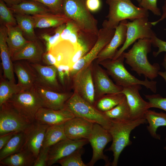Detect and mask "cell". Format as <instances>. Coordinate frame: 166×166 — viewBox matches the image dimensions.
Wrapping results in <instances>:
<instances>
[{"instance_id": "6da1fadb", "label": "cell", "mask_w": 166, "mask_h": 166, "mask_svg": "<svg viewBox=\"0 0 166 166\" xmlns=\"http://www.w3.org/2000/svg\"><path fill=\"white\" fill-rule=\"evenodd\" d=\"M152 45L151 39H139L128 51L124 52L121 54L132 70L139 76L143 75L152 80L157 77L160 69L159 64L152 65L148 60L147 55L151 51Z\"/></svg>"}, {"instance_id": "7a4b0ae2", "label": "cell", "mask_w": 166, "mask_h": 166, "mask_svg": "<svg viewBox=\"0 0 166 166\" xmlns=\"http://www.w3.org/2000/svg\"><path fill=\"white\" fill-rule=\"evenodd\" d=\"M109 6V11L106 16L107 19L103 21L102 27L115 29L120 22L129 19L148 18V10L135 6L130 0H106Z\"/></svg>"}, {"instance_id": "3957f363", "label": "cell", "mask_w": 166, "mask_h": 166, "mask_svg": "<svg viewBox=\"0 0 166 166\" xmlns=\"http://www.w3.org/2000/svg\"><path fill=\"white\" fill-rule=\"evenodd\" d=\"M86 2V0H63V13L81 31L98 35V21L88 9Z\"/></svg>"}, {"instance_id": "277c9868", "label": "cell", "mask_w": 166, "mask_h": 166, "mask_svg": "<svg viewBox=\"0 0 166 166\" xmlns=\"http://www.w3.org/2000/svg\"><path fill=\"white\" fill-rule=\"evenodd\" d=\"M147 122L144 118L124 122H111L108 130L112 138V143L106 151H112L113 153V159L111 164L112 166L117 165L119 158L122 151L126 147L132 144L130 139L131 132L137 127Z\"/></svg>"}, {"instance_id": "5b68a950", "label": "cell", "mask_w": 166, "mask_h": 166, "mask_svg": "<svg viewBox=\"0 0 166 166\" xmlns=\"http://www.w3.org/2000/svg\"><path fill=\"white\" fill-rule=\"evenodd\" d=\"M124 59L121 54L115 60L107 59L99 62L106 69L108 73L113 78L117 85L123 87L140 85L156 93V82L153 80L149 81L146 77L144 80H141L132 75L124 66Z\"/></svg>"}, {"instance_id": "8992f818", "label": "cell", "mask_w": 166, "mask_h": 166, "mask_svg": "<svg viewBox=\"0 0 166 166\" xmlns=\"http://www.w3.org/2000/svg\"><path fill=\"white\" fill-rule=\"evenodd\" d=\"M29 123L35 121L36 114L43 107L35 86L14 94L7 101Z\"/></svg>"}, {"instance_id": "52a82bcc", "label": "cell", "mask_w": 166, "mask_h": 166, "mask_svg": "<svg viewBox=\"0 0 166 166\" xmlns=\"http://www.w3.org/2000/svg\"><path fill=\"white\" fill-rule=\"evenodd\" d=\"M65 108L75 117L85 119L93 123L98 124L109 130L111 122L93 105L90 104L74 92L66 102Z\"/></svg>"}, {"instance_id": "ba28073f", "label": "cell", "mask_w": 166, "mask_h": 166, "mask_svg": "<svg viewBox=\"0 0 166 166\" xmlns=\"http://www.w3.org/2000/svg\"><path fill=\"white\" fill-rule=\"evenodd\" d=\"M152 26L148 18H142L131 22L128 21L125 41L122 46L117 50L112 60L117 58L136 40L144 38L152 39L156 35L152 29Z\"/></svg>"}, {"instance_id": "9c48e42d", "label": "cell", "mask_w": 166, "mask_h": 166, "mask_svg": "<svg viewBox=\"0 0 166 166\" xmlns=\"http://www.w3.org/2000/svg\"><path fill=\"white\" fill-rule=\"evenodd\" d=\"M93 150V155L90 161L87 165L93 166L98 160H102L105 166L111 165L108 157L104 154L106 145L112 141V138L108 130L100 125L94 123L91 133L88 139Z\"/></svg>"}, {"instance_id": "30bf717a", "label": "cell", "mask_w": 166, "mask_h": 166, "mask_svg": "<svg viewBox=\"0 0 166 166\" xmlns=\"http://www.w3.org/2000/svg\"><path fill=\"white\" fill-rule=\"evenodd\" d=\"M115 32V29L103 27L99 29L95 44L87 53L72 66L70 69V76L73 77L81 70L90 65L97 58L101 51L110 42Z\"/></svg>"}, {"instance_id": "8fae6325", "label": "cell", "mask_w": 166, "mask_h": 166, "mask_svg": "<svg viewBox=\"0 0 166 166\" xmlns=\"http://www.w3.org/2000/svg\"><path fill=\"white\" fill-rule=\"evenodd\" d=\"M0 107V135L12 132H24L30 124L8 102Z\"/></svg>"}, {"instance_id": "7c38bea8", "label": "cell", "mask_w": 166, "mask_h": 166, "mask_svg": "<svg viewBox=\"0 0 166 166\" xmlns=\"http://www.w3.org/2000/svg\"><path fill=\"white\" fill-rule=\"evenodd\" d=\"M141 85H136L123 87L121 93L125 95L130 111V120H132L144 118L150 108V103L144 100L139 93Z\"/></svg>"}, {"instance_id": "4fadbf2b", "label": "cell", "mask_w": 166, "mask_h": 166, "mask_svg": "<svg viewBox=\"0 0 166 166\" xmlns=\"http://www.w3.org/2000/svg\"><path fill=\"white\" fill-rule=\"evenodd\" d=\"M90 65L81 70L73 77L75 92L90 104L96 102L95 87Z\"/></svg>"}, {"instance_id": "5bb4252c", "label": "cell", "mask_w": 166, "mask_h": 166, "mask_svg": "<svg viewBox=\"0 0 166 166\" xmlns=\"http://www.w3.org/2000/svg\"><path fill=\"white\" fill-rule=\"evenodd\" d=\"M49 125L36 121L30 124L24 132L25 140L22 150L28 151L37 158L42 146L46 130Z\"/></svg>"}, {"instance_id": "9a60e30c", "label": "cell", "mask_w": 166, "mask_h": 166, "mask_svg": "<svg viewBox=\"0 0 166 166\" xmlns=\"http://www.w3.org/2000/svg\"><path fill=\"white\" fill-rule=\"evenodd\" d=\"M88 143V140L86 139L73 140L67 138L59 141L49 147L47 166L57 163L59 160L83 148Z\"/></svg>"}, {"instance_id": "2e32d148", "label": "cell", "mask_w": 166, "mask_h": 166, "mask_svg": "<svg viewBox=\"0 0 166 166\" xmlns=\"http://www.w3.org/2000/svg\"><path fill=\"white\" fill-rule=\"evenodd\" d=\"M94 123L85 119L75 117L64 124L67 138L73 140H88Z\"/></svg>"}, {"instance_id": "e0dca14e", "label": "cell", "mask_w": 166, "mask_h": 166, "mask_svg": "<svg viewBox=\"0 0 166 166\" xmlns=\"http://www.w3.org/2000/svg\"><path fill=\"white\" fill-rule=\"evenodd\" d=\"M30 64L36 73L35 84L58 92L60 88L57 79V67L55 65H43L40 63H30Z\"/></svg>"}, {"instance_id": "ac0fdd59", "label": "cell", "mask_w": 166, "mask_h": 166, "mask_svg": "<svg viewBox=\"0 0 166 166\" xmlns=\"http://www.w3.org/2000/svg\"><path fill=\"white\" fill-rule=\"evenodd\" d=\"M128 21H121L115 29L114 34L109 43L101 51L97 57L100 62L107 59H112L118 48L124 43L126 39Z\"/></svg>"}, {"instance_id": "d6986e66", "label": "cell", "mask_w": 166, "mask_h": 166, "mask_svg": "<svg viewBox=\"0 0 166 166\" xmlns=\"http://www.w3.org/2000/svg\"><path fill=\"white\" fill-rule=\"evenodd\" d=\"M94 73L96 101L105 94L121 93L123 87L115 84L109 78L107 72L101 67L97 65L95 68Z\"/></svg>"}, {"instance_id": "ffe728a7", "label": "cell", "mask_w": 166, "mask_h": 166, "mask_svg": "<svg viewBox=\"0 0 166 166\" xmlns=\"http://www.w3.org/2000/svg\"><path fill=\"white\" fill-rule=\"evenodd\" d=\"M43 107L55 110L65 108V104L73 94L53 91L37 85H34Z\"/></svg>"}, {"instance_id": "44dd1931", "label": "cell", "mask_w": 166, "mask_h": 166, "mask_svg": "<svg viewBox=\"0 0 166 166\" xmlns=\"http://www.w3.org/2000/svg\"><path fill=\"white\" fill-rule=\"evenodd\" d=\"M75 117L65 108L55 110L42 107L36 114L35 120L41 124L52 125L64 124Z\"/></svg>"}, {"instance_id": "7402d4cb", "label": "cell", "mask_w": 166, "mask_h": 166, "mask_svg": "<svg viewBox=\"0 0 166 166\" xmlns=\"http://www.w3.org/2000/svg\"><path fill=\"white\" fill-rule=\"evenodd\" d=\"M13 65L14 72L18 79L17 84L22 90L33 88L36 82L37 75L30 63L20 60L14 61Z\"/></svg>"}, {"instance_id": "603a6c76", "label": "cell", "mask_w": 166, "mask_h": 166, "mask_svg": "<svg viewBox=\"0 0 166 166\" xmlns=\"http://www.w3.org/2000/svg\"><path fill=\"white\" fill-rule=\"evenodd\" d=\"M43 48L38 39L29 41L11 57L13 61L26 60L30 63H39L44 52Z\"/></svg>"}, {"instance_id": "cb8c5ba5", "label": "cell", "mask_w": 166, "mask_h": 166, "mask_svg": "<svg viewBox=\"0 0 166 166\" xmlns=\"http://www.w3.org/2000/svg\"><path fill=\"white\" fill-rule=\"evenodd\" d=\"M7 29L5 25L0 27V53L4 77L15 82L13 63L6 42Z\"/></svg>"}, {"instance_id": "d4e9b609", "label": "cell", "mask_w": 166, "mask_h": 166, "mask_svg": "<svg viewBox=\"0 0 166 166\" xmlns=\"http://www.w3.org/2000/svg\"><path fill=\"white\" fill-rule=\"evenodd\" d=\"M97 38L98 35L79 30L77 48L70 58L68 64L70 69L77 61L84 56L92 48Z\"/></svg>"}, {"instance_id": "484cf974", "label": "cell", "mask_w": 166, "mask_h": 166, "mask_svg": "<svg viewBox=\"0 0 166 166\" xmlns=\"http://www.w3.org/2000/svg\"><path fill=\"white\" fill-rule=\"evenodd\" d=\"M76 50L74 46L68 40L57 42L49 51L55 57L57 67L60 65H68L69 61Z\"/></svg>"}, {"instance_id": "4316f807", "label": "cell", "mask_w": 166, "mask_h": 166, "mask_svg": "<svg viewBox=\"0 0 166 166\" xmlns=\"http://www.w3.org/2000/svg\"><path fill=\"white\" fill-rule=\"evenodd\" d=\"M32 16L35 22V28H56L71 20L64 14L52 13Z\"/></svg>"}, {"instance_id": "83f0119b", "label": "cell", "mask_w": 166, "mask_h": 166, "mask_svg": "<svg viewBox=\"0 0 166 166\" xmlns=\"http://www.w3.org/2000/svg\"><path fill=\"white\" fill-rule=\"evenodd\" d=\"M7 29L6 42L11 57L29 41L24 37L20 28L17 25H5Z\"/></svg>"}, {"instance_id": "f1b7e54d", "label": "cell", "mask_w": 166, "mask_h": 166, "mask_svg": "<svg viewBox=\"0 0 166 166\" xmlns=\"http://www.w3.org/2000/svg\"><path fill=\"white\" fill-rule=\"evenodd\" d=\"M15 13L34 15L51 13L46 6L36 1L24 0L20 3L9 7Z\"/></svg>"}, {"instance_id": "f546056e", "label": "cell", "mask_w": 166, "mask_h": 166, "mask_svg": "<svg viewBox=\"0 0 166 166\" xmlns=\"http://www.w3.org/2000/svg\"><path fill=\"white\" fill-rule=\"evenodd\" d=\"M144 118L148 124L147 128L151 136L155 139L160 140L161 136L157 133L156 131L160 127L166 126V113L149 109Z\"/></svg>"}, {"instance_id": "4dcf8cb0", "label": "cell", "mask_w": 166, "mask_h": 166, "mask_svg": "<svg viewBox=\"0 0 166 166\" xmlns=\"http://www.w3.org/2000/svg\"><path fill=\"white\" fill-rule=\"evenodd\" d=\"M36 159L30 152L22 149L0 160V166H34Z\"/></svg>"}, {"instance_id": "1f68e13d", "label": "cell", "mask_w": 166, "mask_h": 166, "mask_svg": "<svg viewBox=\"0 0 166 166\" xmlns=\"http://www.w3.org/2000/svg\"><path fill=\"white\" fill-rule=\"evenodd\" d=\"M25 140L24 132H16L7 143L0 150V160L21 151Z\"/></svg>"}, {"instance_id": "d6a6232c", "label": "cell", "mask_w": 166, "mask_h": 166, "mask_svg": "<svg viewBox=\"0 0 166 166\" xmlns=\"http://www.w3.org/2000/svg\"><path fill=\"white\" fill-rule=\"evenodd\" d=\"M14 16L17 25L22 30L25 38L29 41L37 39L34 31L35 23L32 16L15 13Z\"/></svg>"}, {"instance_id": "836d02e7", "label": "cell", "mask_w": 166, "mask_h": 166, "mask_svg": "<svg viewBox=\"0 0 166 166\" xmlns=\"http://www.w3.org/2000/svg\"><path fill=\"white\" fill-rule=\"evenodd\" d=\"M64 124L49 125L47 128L42 147L49 148L59 141L67 138Z\"/></svg>"}, {"instance_id": "e575fe53", "label": "cell", "mask_w": 166, "mask_h": 166, "mask_svg": "<svg viewBox=\"0 0 166 166\" xmlns=\"http://www.w3.org/2000/svg\"><path fill=\"white\" fill-rule=\"evenodd\" d=\"M103 113L111 122H124L131 120L130 109L126 97L112 109Z\"/></svg>"}, {"instance_id": "d590c367", "label": "cell", "mask_w": 166, "mask_h": 166, "mask_svg": "<svg viewBox=\"0 0 166 166\" xmlns=\"http://www.w3.org/2000/svg\"><path fill=\"white\" fill-rule=\"evenodd\" d=\"M125 98L124 94L121 93L107 94L98 99L94 106L98 110L103 113L112 109Z\"/></svg>"}, {"instance_id": "8d00e7d4", "label": "cell", "mask_w": 166, "mask_h": 166, "mask_svg": "<svg viewBox=\"0 0 166 166\" xmlns=\"http://www.w3.org/2000/svg\"><path fill=\"white\" fill-rule=\"evenodd\" d=\"M22 90L17 84L5 77L1 78L0 106L6 102L14 94Z\"/></svg>"}, {"instance_id": "74e56055", "label": "cell", "mask_w": 166, "mask_h": 166, "mask_svg": "<svg viewBox=\"0 0 166 166\" xmlns=\"http://www.w3.org/2000/svg\"><path fill=\"white\" fill-rule=\"evenodd\" d=\"M84 152L83 147L59 160L57 163L62 166H87L81 158V156Z\"/></svg>"}, {"instance_id": "f35d334b", "label": "cell", "mask_w": 166, "mask_h": 166, "mask_svg": "<svg viewBox=\"0 0 166 166\" xmlns=\"http://www.w3.org/2000/svg\"><path fill=\"white\" fill-rule=\"evenodd\" d=\"M66 24H64L56 28L53 34L44 33L41 34L40 38L44 41L45 51H49L51 48L57 43L61 34L65 28Z\"/></svg>"}, {"instance_id": "ab89813d", "label": "cell", "mask_w": 166, "mask_h": 166, "mask_svg": "<svg viewBox=\"0 0 166 166\" xmlns=\"http://www.w3.org/2000/svg\"><path fill=\"white\" fill-rule=\"evenodd\" d=\"M12 11L2 0H0V21L1 25L6 24L12 26L17 25Z\"/></svg>"}, {"instance_id": "60d3db41", "label": "cell", "mask_w": 166, "mask_h": 166, "mask_svg": "<svg viewBox=\"0 0 166 166\" xmlns=\"http://www.w3.org/2000/svg\"><path fill=\"white\" fill-rule=\"evenodd\" d=\"M41 3L47 7L52 13L64 14L62 9L63 0H32Z\"/></svg>"}, {"instance_id": "b9f144b4", "label": "cell", "mask_w": 166, "mask_h": 166, "mask_svg": "<svg viewBox=\"0 0 166 166\" xmlns=\"http://www.w3.org/2000/svg\"><path fill=\"white\" fill-rule=\"evenodd\" d=\"M144 96L150 103L151 108H157L166 112V97H163L159 94L145 95Z\"/></svg>"}, {"instance_id": "7bdbcfd3", "label": "cell", "mask_w": 166, "mask_h": 166, "mask_svg": "<svg viewBox=\"0 0 166 166\" xmlns=\"http://www.w3.org/2000/svg\"><path fill=\"white\" fill-rule=\"evenodd\" d=\"M139 6L150 11L155 15L161 16L160 9L157 6V0H141Z\"/></svg>"}, {"instance_id": "ee69618b", "label": "cell", "mask_w": 166, "mask_h": 166, "mask_svg": "<svg viewBox=\"0 0 166 166\" xmlns=\"http://www.w3.org/2000/svg\"><path fill=\"white\" fill-rule=\"evenodd\" d=\"M57 75L61 84L64 85L65 79H69L70 76V68L68 65H60L57 67Z\"/></svg>"}, {"instance_id": "f6af8a7d", "label": "cell", "mask_w": 166, "mask_h": 166, "mask_svg": "<svg viewBox=\"0 0 166 166\" xmlns=\"http://www.w3.org/2000/svg\"><path fill=\"white\" fill-rule=\"evenodd\" d=\"M49 148L42 147L34 166H47L49 150Z\"/></svg>"}, {"instance_id": "bcb514c9", "label": "cell", "mask_w": 166, "mask_h": 166, "mask_svg": "<svg viewBox=\"0 0 166 166\" xmlns=\"http://www.w3.org/2000/svg\"><path fill=\"white\" fill-rule=\"evenodd\" d=\"M76 25L72 20H71L68 21L66 23L65 28L61 34L57 43L61 41L68 40L74 28Z\"/></svg>"}, {"instance_id": "7dc6e473", "label": "cell", "mask_w": 166, "mask_h": 166, "mask_svg": "<svg viewBox=\"0 0 166 166\" xmlns=\"http://www.w3.org/2000/svg\"><path fill=\"white\" fill-rule=\"evenodd\" d=\"M152 44L155 47H157L158 50L157 52H153V55L155 57H156L160 53L163 52H166V42L162 40L155 35L151 39Z\"/></svg>"}, {"instance_id": "c3c4849f", "label": "cell", "mask_w": 166, "mask_h": 166, "mask_svg": "<svg viewBox=\"0 0 166 166\" xmlns=\"http://www.w3.org/2000/svg\"><path fill=\"white\" fill-rule=\"evenodd\" d=\"M42 60L47 65H56L57 63L55 57L49 51L44 52L42 56Z\"/></svg>"}, {"instance_id": "681fc988", "label": "cell", "mask_w": 166, "mask_h": 166, "mask_svg": "<svg viewBox=\"0 0 166 166\" xmlns=\"http://www.w3.org/2000/svg\"><path fill=\"white\" fill-rule=\"evenodd\" d=\"M87 6L90 12H96L99 10L101 6L100 0H86Z\"/></svg>"}, {"instance_id": "f907efd6", "label": "cell", "mask_w": 166, "mask_h": 166, "mask_svg": "<svg viewBox=\"0 0 166 166\" xmlns=\"http://www.w3.org/2000/svg\"><path fill=\"white\" fill-rule=\"evenodd\" d=\"M17 132H12L0 135V150L9 142L14 135Z\"/></svg>"}, {"instance_id": "816d5d0a", "label": "cell", "mask_w": 166, "mask_h": 166, "mask_svg": "<svg viewBox=\"0 0 166 166\" xmlns=\"http://www.w3.org/2000/svg\"><path fill=\"white\" fill-rule=\"evenodd\" d=\"M163 13L160 18L157 20L153 22H151L152 26H155L158 22L163 20L166 18V0L164 2V4L162 7Z\"/></svg>"}, {"instance_id": "f5cc1de1", "label": "cell", "mask_w": 166, "mask_h": 166, "mask_svg": "<svg viewBox=\"0 0 166 166\" xmlns=\"http://www.w3.org/2000/svg\"><path fill=\"white\" fill-rule=\"evenodd\" d=\"M162 65L165 71L164 72L159 71L158 74L164 78L166 82V54L164 56Z\"/></svg>"}, {"instance_id": "db71d44e", "label": "cell", "mask_w": 166, "mask_h": 166, "mask_svg": "<svg viewBox=\"0 0 166 166\" xmlns=\"http://www.w3.org/2000/svg\"><path fill=\"white\" fill-rule=\"evenodd\" d=\"M9 7L18 4L24 0H2Z\"/></svg>"}, {"instance_id": "11a10c76", "label": "cell", "mask_w": 166, "mask_h": 166, "mask_svg": "<svg viewBox=\"0 0 166 166\" xmlns=\"http://www.w3.org/2000/svg\"><path fill=\"white\" fill-rule=\"evenodd\" d=\"M165 140L166 141V137L165 138ZM164 149L166 150V146L164 148Z\"/></svg>"}, {"instance_id": "9f6ffc18", "label": "cell", "mask_w": 166, "mask_h": 166, "mask_svg": "<svg viewBox=\"0 0 166 166\" xmlns=\"http://www.w3.org/2000/svg\"><path fill=\"white\" fill-rule=\"evenodd\" d=\"M136 0L137 2H138V3H139L140 2L141 0Z\"/></svg>"}]
</instances>
